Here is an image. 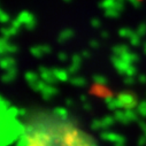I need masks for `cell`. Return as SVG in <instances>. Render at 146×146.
<instances>
[{
	"label": "cell",
	"instance_id": "277c9868",
	"mask_svg": "<svg viewBox=\"0 0 146 146\" xmlns=\"http://www.w3.org/2000/svg\"><path fill=\"white\" fill-rule=\"evenodd\" d=\"M138 109H139V112L141 113V115L146 116V102H141V104L139 105Z\"/></svg>",
	"mask_w": 146,
	"mask_h": 146
},
{
	"label": "cell",
	"instance_id": "3957f363",
	"mask_svg": "<svg viewBox=\"0 0 146 146\" xmlns=\"http://www.w3.org/2000/svg\"><path fill=\"white\" fill-rule=\"evenodd\" d=\"M54 75H55V77H58L61 81L67 80V72L64 70H54Z\"/></svg>",
	"mask_w": 146,
	"mask_h": 146
},
{
	"label": "cell",
	"instance_id": "6da1fadb",
	"mask_svg": "<svg viewBox=\"0 0 146 146\" xmlns=\"http://www.w3.org/2000/svg\"><path fill=\"white\" fill-rule=\"evenodd\" d=\"M119 102L122 107H132L136 105V101H135V98L128 93H122L121 96H119Z\"/></svg>",
	"mask_w": 146,
	"mask_h": 146
},
{
	"label": "cell",
	"instance_id": "7a4b0ae2",
	"mask_svg": "<svg viewBox=\"0 0 146 146\" xmlns=\"http://www.w3.org/2000/svg\"><path fill=\"white\" fill-rule=\"evenodd\" d=\"M42 76H43V78L44 80H46V81H48V82H54L55 81V75H53L51 71H48L47 69L46 70H42Z\"/></svg>",
	"mask_w": 146,
	"mask_h": 146
}]
</instances>
